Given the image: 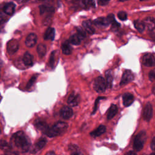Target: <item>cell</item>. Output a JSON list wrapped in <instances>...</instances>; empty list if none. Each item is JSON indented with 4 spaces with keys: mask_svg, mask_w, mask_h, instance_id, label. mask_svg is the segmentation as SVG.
Masks as SVG:
<instances>
[{
    "mask_svg": "<svg viewBox=\"0 0 155 155\" xmlns=\"http://www.w3.org/2000/svg\"><path fill=\"white\" fill-rule=\"evenodd\" d=\"M15 8L16 5L10 2L5 5L3 7V12L8 15H14L15 11Z\"/></svg>",
    "mask_w": 155,
    "mask_h": 155,
    "instance_id": "obj_12",
    "label": "cell"
},
{
    "mask_svg": "<svg viewBox=\"0 0 155 155\" xmlns=\"http://www.w3.org/2000/svg\"><path fill=\"white\" fill-rule=\"evenodd\" d=\"M5 155H19V154L17 152H15V151H8L5 153Z\"/></svg>",
    "mask_w": 155,
    "mask_h": 155,
    "instance_id": "obj_40",
    "label": "cell"
},
{
    "mask_svg": "<svg viewBox=\"0 0 155 155\" xmlns=\"http://www.w3.org/2000/svg\"><path fill=\"white\" fill-rule=\"evenodd\" d=\"M144 118L145 121H149L153 116V107L150 102H148L146 104L143 113Z\"/></svg>",
    "mask_w": 155,
    "mask_h": 155,
    "instance_id": "obj_8",
    "label": "cell"
},
{
    "mask_svg": "<svg viewBox=\"0 0 155 155\" xmlns=\"http://www.w3.org/2000/svg\"><path fill=\"white\" fill-rule=\"evenodd\" d=\"M39 2H51L53 0H38Z\"/></svg>",
    "mask_w": 155,
    "mask_h": 155,
    "instance_id": "obj_44",
    "label": "cell"
},
{
    "mask_svg": "<svg viewBox=\"0 0 155 155\" xmlns=\"http://www.w3.org/2000/svg\"><path fill=\"white\" fill-rule=\"evenodd\" d=\"M36 78H37L36 75H34L31 78V79L29 80V81L28 82V83L27 84V88H30L34 84V83L35 82V81L36 80Z\"/></svg>",
    "mask_w": 155,
    "mask_h": 155,
    "instance_id": "obj_34",
    "label": "cell"
},
{
    "mask_svg": "<svg viewBox=\"0 0 155 155\" xmlns=\"http://www.w3.org/2000/svg\"><path fill=\"white\" fill-rule=\"evenodd\" d=\"M23 62L26 66H32L33 65V57L28 51L24 54L23 58Z\"/></svg>",
    "mask_w": 155,
    "mask_h": 155,
    "instance_id": "obj_19",
    "label": "cell"
},
{
    "mask_svg": "<svg viewBox=\"0 0 155 155\" xmlns=\"http://www.w3.org/2000/svg\"><path fill=\"white\" fill-rule=\"evenodd\" d=\"M55 51H52L51 52L50 57V59H49V66L53 68L54 67V63H55Z\"/></svg>",
    "mask_w": 155,
    "mask_h": 155,
    "instance_id": "obj_32",
    "label": "cell"
},
{
    "mask_svg": "<svg viewBox=\"0 0 155 155\" xmlns=\"http://www.w3.org/2000/svg\"><path fill=\"white\" fill-rule=\"evenodd\" d=\"M0 76H1V75H0Z\"/></svg>",
    "mask_w": 155,
    "mask_h": 155,
    "instance_id": "obj_50",
    "label": "cell"
},
{
    "mask_svg": "<svg viewBox=\"0 0 155 155\" xmlns=\"http://www.w3.org/2000/svg\"><path fill=\"white\" fill-rule=\"evenodd\" d=\"M101 98H98V99H96V102H95V105L94 109H93V114H94V113L96 112V110H97V106H98V103H99V99H100Z\"/></svg>",
    "mask_w": 155,
    "mask_h": 155,
    "instance_id": "obj_39",
    "label": "cell"
},
{
    "mask_svg": "<svg viewBox=\"0 0 155 155\" xmlns=\"http://www.w3.org/2000/svg\"><path fill=\"white\" fill-rule=\"evenodd\" d=\"M0 133H1V129H0Z\"/></svg>",
    "mask_w": 155,
    "mask_h": 155,
    "instance_id": "obj_49",
    "label": "cell"
},
{
    "mask_svg": "<svg viewBox=\"0 0 155 155\" xmlns=\"http://www.w3.org/2000/svg\"><path fill=\"white\" fill-rule=\"evenodd\" d=\"M47 51L46 46L44 44H39L37 46V52L40 58H42L45 56Z\"/></svg>",
    "mask_w": 155,
    "mask_h": 155,
    "instance_id": "obj_25",
    "label": "cell"
},
{
    "mask_svg": "<svg viewBox=\"0 0 155 155\" xmlns=\"http://www.w3.org/2000/svg\"><path fill=\"white\" fill-rule=\"evenodd\" d=\"M15 145L22 152H27L30 148V142L27 137L23 132L15 133L12 137Z\"/></svg>",
    "mask_w": 155,
    "mask_h": 155,
    "instance_id": "obj_1",
    "label": "cell"
},
{
    "mask_svg": "<svg viewBox=\"0 0 155 155\" xmlns=\"http://www.w3.org/2000/svg\"><path fill=\"white\" fill-rule=\"evenodd\" d=\"M46 142H47V141H46V139H44V138H42V139H39V140L36 143V144H35V148L36 149L35 151L42 149V148L45 146Z\"/></svg>",
    "mask_w": 155,
    "mask_h": 155,
    "instance_id": "obj_30",
    "label": "cell"
},
{
    "mask_svg": "<svg viewBox=\"0 0 155 155\" xmlns=\"http://www.w3.org/2000/svg\"><path fill=\"white\" fill-rule=\"evenodd\" d=\"M8 20L7 17L4 12H0V25L4 24Z\"/></svg>",
    "mask_w": 155,
    "mask_h": 155,
    "instance_id": "obj_36",
    "label": "cell"
},
{
    "mask_svg": "<svg viewBox=\"0 0 155 155\" xmlns=\"http://www.w3.org/2000/svg\"><path fill=\"white\" fill-rule=\"evenodd\" d=\"M80 96L77 94H72L69 96L68 100H67V103L68 104L72 106V107H75L78 105V104L80 102Z\"/></svg>",
    "mask_w": 155,
    "mask_h": 155,
    "instance_id": "obj_11",
    "label": "cell"
},
{
    "mask_svg": "<svg viewBox=\"0 0 155 155\" xmlns=\"http://www.w3.org/2000/svg\"><path fill=\"white\" fill-rule=\"evenodd\" d=\"M93 88L98 93L104 92L107 88L106 79L102 76H98L96 78L94 82Z\"/></svg>",
    "mask_w": 155,
    "mask_h": 155,
    "instance_id": "obj_4",
    "label": "cell"
},
{
    "mask_svg": "<svg viewBox=\"0 0 155 155\" xmlns=\"http://www.w3.org/2000/svg\"><path fill=\"white\" fill-rule=\"evenodd\" d=\"M106 131V127L104 126H100L97 129H96L94 131L90 133V135L93 137H97L99 136L100 135H102L105 133Z\"/></svg>",
    "mask_w": 155,
    "mask_h": 155,
    "instance_id": "obj_21",
    "label": "cell"
},
{
    "mask_svg": "<svg viewBox=\"0 0 155 155\" xmlns=\"http://www.w3.org/2000/svg\"><path fill=\"white\" fill-rule=\"evenodd\" d=\"M154 78H155V72H154V70H153L150 71V72L149 73V79L151 81H154Z\"/></svg>",
    "mask_w": 155,
    "mask_h": 155,
    "instance_id": "obj_38",
    "label": "cell"
},
{
    "mask_svg": "<svg viewBox=\"0 0 155 155\" xmlns=\"http://www.w3.org/2000/svg\"><path fill=\"white\" fill-rule=\"evenodd\" d=\"M144 23L145 24V26H147L149 30L150 31H154V18L153 17H148L145 19Z\"/></svg>",
    "mask_w": 155,
    "mask_h": 155,
    "instance_id": "obj_20",
    "label": "cell"
},
{
    "mask_svg": "<svg viewBox=\"0 0 155 155\" xmlns=\"http://www.w3.org/2000/svg\"><path fill=\"white\" fill-rule=\"evenodd\" d=\"M68 125L67 123L64 122H58L54 124L51 128H48L45 135L50 138L57 136L61 134L64 133L67 129Z\"/></svg>",
    "mask_w": 155,
    "mask_h": 155,
    "instance_id": "obj_2",
    "label": "cell"
},
{
    "mask_svg": "<svg viewBox=\"0 0 155 155\" xmlns=\"http://www.w3.org/2000/svg\"><path fill=\"white\" fill-rule=\"evenodd\" d=\"M142 63L147 67H153L155 64L154 55L152 54H146L142 57Z\"/></svg>",
    "mask_w": 155,
    "mask_h": 155,
    "instance_id": "obj_6",
    "label": "cell"
},
{
    "mask_svg": "<svg viewBox=\"0 0 155 155\" xmlns=\"http://www.w3.org/2000/svg\"><path fill=\"white\" fill-rule=\"evenodd\" d=\"M76 30H77V35L79 36L81 39H83L86 37L85 32L83 30L82 28H81V27H76Z\"/></svg>",
    "mask_w": 155,
    "mask_h": 155,
    "instance_id": "obj_31",
    "label": "cell"
},
{
    "mask_svg": "<svg viewBox=\"0 0 155 155\" xmlns=\"http://www.w3.org/2000/svg\"><path fill=\"white\" fill-rule=\"evenodd\" d=\"M82 3L85 9H89L95 8V0H82Z\"/></svg>",
    "mask_w": 155,
    "mask_h": 155,
    "instance_id": "obj_27",
    "label": "cell"
},
{
    "mask_svg": "<svg viewBox=\"0 0 155 155\" xmlns=\"http://www.w3.org/2000/svg\"><path fill=\"white\" fill-rule=\"evenodd\" d=\"M118 108L115 104H112L109 108L107 112V119H112L117 113Z\"/></svg>",
    "mask_w": 155,
    "mask_h": 155,
    "instance_id": "obj_23",
    "label": "cell"
},
{
    "mask_svg": "<svg viewBox=\"0 0 155 155\" xmlns=\"http://www.w3.org/2000/svg\"><path fill=\"white\" fill-rule=\"evenodd\" d=\"M72 155H81V154H79V153H74Z\"/></svg>",
    "mask_w": 155,
    "mask_h": 155,
    "instance_id": "obj_45",
    "label": "cell"
},
{
    "mask_svg": "<svg viewBox=\"0 0 155 155\" xmlns=\"http://www.w3.org/2000/svg\"><path fill=\"white\" fill-rule=\"evenodd\" d=\"M118 17L122 21H125L127 19V14L124 11H121L118 14Z\"/></svg>",
    "mask_w": 155,
    "mask_h": 155,
    "instance_id": "obj_33",
    "label": "cell"
},
{
    "mask_svg": "<svg viewBox=\"0 0 155 155\" xmlns=\"http://www.w3.org/2000/svg\"><path fill=\"white\" fill-rule=\"evenodd\" d=\"M123 104L124 106L129 107L132 104V103L134 101V96L131 93H127L123 95Z\"/></svg>",
    "mask_w": 155,
    "mask_h": 155,
    "instance_id": "obj_15",
    "label": "cell"
},
{
    "mask_svg": "<svg viewBox=\"0 0 155 155\" xmlns=\"http://www.w3.org/2000/svg\"><path fill=\"white\" fill-rule=\"evenodd\" d=\"M73 115L72 109L67 106H64L60 110V116L65 119L70 118Z\"/></svg>",
    "mask_w": 155,
    "mask_h": 155,
    "instance_id": "obj_10",
    "label": "cell"
},
{
    "mask_svg": "<svg viewBox=\"0 0 155 155\" xmlns=\"http://www.w3.org/2000/svg\"><path fill=\"white\" fill-rule=\"evenodd\" d=\"M141 1H145V0H141Z\"/></svg>",
    "mask_w": 155,
    "mask_h": 155,
    "instance_id": "obj_48",
    "label": "cell"
},
{
    "mask_svg": "<svg viewBox=\"0 0 155 155\" xmlns=\"http://www.w3.org/2000/svg\"><path fill=\"white\" fill-rule=\"evenodd\" d=\"M0 148L3 150L8 151L11 150L12 147L10 145V144L8 143L6 141L1 140L0 141Z\"/></svg>",
    "mask_w": 155,
    "mask_h": 155,
    "instance_id": "obj_28",
    "label": "cell"
},
{
    "mask_svg": "<svg viewBox=\"0 0 155 155\" xmlns=\"http://www.w3.org/2000/svg\"><path fill=\"white\" fill-rule=\"evenodd\" d=\"M81 39L79 37V36L77 34H75L72 36H71L69 38V42L73 45H79L81 44Z\"/></svg>",
    "mask_w": 155,
    "mask_h": 155,
    "instance_id": "obj_29",
    "label": "cell"
},
{
    "mask_svg": "<svg viewBox=\"0 0 155 155\" xmlns=\"http://www.w3.org/2000/svg\"><path fill=\"white\" fill-rule=\"evenodd\" d=\"M106 84H107V87L109 88H112V83H113V74L112 70H109L106 72Z\"/></svg>",
    "mask_w": 155,
    "mask_h": 155,
    "instance_id": "obj_24",
    "label": "cell"
},
{
    "mask_svg": "<svg viewBox=\"0 0 155 155\" xmlns=\"http://www.w3.org/2000/svg\"><path fill=\"white\" fill-rule=\"evenodd\" d=\"M134 79V75L133 74V73L129 70H126L124 72V73H123L121 82H120V85H126L128 83H129L130 82L132 81Z\"/></svg>",
    "mask_w": 155,
    "mask_h": 155,
    "instance_id": "obj_7",
    "label": "cell"
},
{
    "mask_svg": "<svg viewBox=\"0 0 155 155\" xmlns=\"http://www.w3.org/2000/svg\"><path fill=\"white\" fill-rule=\"evenodd\" d=\"M37 36L36 34L33 33H30L26 38V40H25V44L28 47H33L36 42H37Z\"/></svg>",
    "mask_w": 155,
    "mask_h": 155,
    "instance_id": "obj_9",
    "label": "cell"
},
{
    "mask_svg": "<svg viewBox=\"0 0 155 155\" xmlns=\"http://www.w3.org/2000/svg\"><path fill=\"white\" fill-rule=\"evenodd\" d=\"M55 30L52 27H48L44 33V39L45 40H51L53 41L55 38Z\"/></svg>",
    "mask_w": 155,
    "mask_h": 155,
    "instance_id": "obj_16",
    "label": "cell"
},
{
    "mask_svg": "<svg viewBox=\"0 0 155 155\" xmlns=\"http://www.w3.org/2000/svg\"><path fill=\"white\" fill-rule=\"evenodd\" d=\"M19 42L17 39H12L7 44V51L9 55H14L19 49Z\"/></svg>",
    "mask_w": 155,
    "mask_h": 155,
    "instance_id": "obj_5",
    "label": "cell"
},
{
    "mask_svg": "<svg viewBox=\"0 0 155 155\" xmlns=\"http://www.w3.org/2000/svg\"><path fill=\"white\" fill-rule=\"evenodd\" d=\"M16 1L18 3H25L27 1H29V0H16Z\"/></svg>",
    "mask_w": 155,
    "mask_h": 155,
    "instance_id": "obj_43",
    "label": "cell"
},
{
    "mask_svg": "<svg viewBox=\"0 0 155 155\" xmlns=\"http://www.w3.org/2000/svg\"><path fill=\"white\" fill-rule=\"evenodd\" d=\"M92 24L93 23L90 20L84 21L82 23V26L84 27V29L90 35H93L95 32Z\"/></svg>",
    "mask_w": 155,
    "mask_h": 155,
    "instance_id": "obj_18",
    "label": "cell"
},
{
    "mask_svg": "<svg viewBox=\"0 0 155 155\" xmlns=\"http://www.w3.org/2000/svg\"><path fill=\"white\" fill-rule=\"evenodd\" d=\"M134 26H135V27L140 33H142L144 31L145 28V24H144V22L141 21L139 20L135 21H134Z\"/></svg>",
    "mask_w": 155,
    "mask_h": 155,
    "instance_id": "obj_26",
    "label": "cell"
},
{
    "mask_svg": "<svg viewBox=\"0 0 155 155\" xmlns=\"http://www.w3.org/2000/svg\"><path fill=\"white\" fill-rule=\"evenodd\" d=\"M39 12L41 15H43L45 13H48L49 15H51L54 13V8L49 5H42L39 6Z\"/></svg>",
    "mask_w": 155,
    "mask_h": 155,
    "instance_id": "obj_17",
    "label": "cell"
},
{
    "mask_svg": "<svg viewBox=\"0 0 155 155\" xmlns=\"http://www.w3.org/2000/svg\"><path fill=\"white\" fill-rule=\"evenodd\" d=\"M121 2H126V1H127V0H120Z\"/></svg>",
    "mask_w": 155,
    "mask_h": 155,
    "instance_id": "obj_46",
    "label": "cell"
},
{
    "mask_svg": "<svg viewBox=\"0 0 155 155\" xmlns=\"http://www.w3.org/2000/svg\"><path fill=\"white\" fill-rule=\"evenodd\" d=\"M110 1V0H98V3L99 6H106Z\"/></svg>",
    "mask_w": 155,
    "mask_h": 155,
    "instance_id": "obj_37",
    "label": "cell"
},
{
    "mask_svg": "<svg viewBox=\"0 0 155 155\" xmlns=\"http://www.w3.org/2000/svg\"><path fill=\"white\" fill-rule=\"evenodd\" d=\"M151 148L152 149V150H154L155 148V138L154 137L151 141Z\"/></svg>",
    "mask_w": 155,
    "mask_h": 155,
    "instance_id": "obj_41",
    "label": "cell"
},
{
    "mask_svg": "<svg viewBox=\"0 0 155 155\" xmlns=\"http://www.w3.org/2000/svg\"><path fill=\"white\" fill-rule=\"evenodd\" d=\"M93 23L95 26H100V27H107L110 24L109 20L107 18L105 17H99L95 19Z\"/></svg>",
    "mask_w": 155,
    "mask_h": 155,
    "instance_id": "obj_14",
    "label": "cell"
},
{
    "mask_svg": "<svg viewBox=\"0 0 155 155\" xmlns=\"http://www.w3.org/2000/svg\"><path fill=\"white\" fill-rule=\"evenodd\" d=\"M125 155H137L136 153H135V151H129L128 153H127Z\"/></svg>",
    "mask_w": 155,
    "mask_h": 155,
    "instance_id": "obj_42",
    "label": "cell"
},
{
    "mask_svg": "<svg viewBox=\"0 0 155 155\" xmlns=\"http://www.w3.org/2000/svg\"><path fill=\"white\" fill-rule=\"evenodd\" d=\"M35 127L39 129V130H41L42 133H44V134L45 133V132H47V130H48V129L49 128V127L48 126V125L47 124V123L45 122H44V121H42L40 119H36L34 123Z\"/></svg>",
    "mask_w": 155,
    "mask_h": 155,
    "instance_id": "obj_13",
    "label": "cell"
},
{
    "mask_svg": "<svg viewBox=\"0 0 155 155\" xmlns=\"http://www.w3.org/2000/svg\"><path fill=\"white\" fill-rule=\"evenodd\" d=\"M150 155H154V153H151Z\"/></svg>",
    "mask_w": 155,
    "mask_h": 155,
    "instance_id": "obj_47",
    "label": "cell"
},
{
    "mask_svg": "<svg viewBox=\"0 0 155 155\" xmlns=\"http://www.w3.org/2000/svg\"><path fill=\"white\" fill-rule=\"evenodd\" d=\"M146 141V133L144 131L139 132L135 137L133 143V148L136 151H141Z\"/></svg>",
    "mask_w": 155,
    "mask_h": 155,
    "instance_id": "obj_3",
    "label": "cell"
},
{
    "mask_svg": "<svg viewBox=\"0 0 155 155\" xmlns=\"http://www.w3.org/2000/svg\"><path fill=\"white\" fill-rule=\"evenodd\" d=\"M62 51L64 55H70L72 52V47L70 45L69 42L66 41L62 44L61 46Z\"/></svg>",
    "mask_w": 155,
    "mask_h": 155,
    "instance_id": "obj_22",
    "label": "cell"
},
{
    "mask_svg": "<svg viewBox=\"0 0 155 155\" xmlns=\"http://www.w3.org/2000/svg\"><path fill=\"white\" fill-rule=\"evenodd\" d=\"M112 27H111V29L113 30V31H116L120 27H121V25L119 23H118L116 20L113 21L112 23Z\"/></svg>",
    "mask_w": 155,
    "mask_h": 155,
    "instance_id": "obj_35",
    "label": "cell"
}]
</instances>
